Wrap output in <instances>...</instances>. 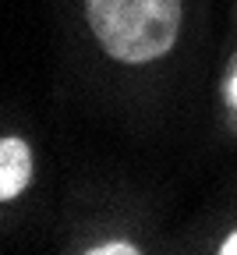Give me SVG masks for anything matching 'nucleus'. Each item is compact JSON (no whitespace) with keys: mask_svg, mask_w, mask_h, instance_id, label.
<instances>
[{"mask_svg":"<svg viewBox=\"0 0 237 255\" xmlns=\"http://www.w3.org/2000/svg\"><path fill=\"white\" fill-rule=\"evenodd\" d=\"M89 25L114 60L145 64L174 46L181 0H89Z\"/></svg>","mask_w":237,"mask_h":255,"instance_id":"nucleus-1","label":"nucleus"},{"mask_svg":"<svg viewBox=\"0 0 237 255\" xmlns=\"http://www.w3.org/2000/svg\"><path fill=\"white\" fill-rule=\"evenodd\" d=\"M28 177H32V152L21 138L7 135L0 142V199L11 202L18 191H25Z\"/></svg>","mask_w":237,"mask_h":255,"instance_id":"nucleus-2","label":"nucleus"},{"mask_svg":"<svg viewBox=\"0 0 237 255\" xmlns=\"http://www.w3.org/2000/svg\"><path fill=\"white\" fill-rule=\"evenodd\" d=\"M220 100H223V110H227V107H237V53L230 57L227 71H223V82H220Z\"/></svg>","mask_w":237,"mask_h":255,"instance_id":"nucleus-3","label":"nucleus"},{"mask_svg":"<svg viewBox=\"0 0 237 255\" xmlns=\"http://www.w3.org/2000/svg\"><path fill=\"white\" fill-rule=\"evenodd\" d=\"M92 255H138L134 245H124V241H114V245H99V248H89Z\"/></svg>","mask_w":237,"mask_h":255,"instance_id":"nucleus-4","label":"nucleus"},{"mask_svg":"<svg viewBox=\"0 0 237 255\" xmlns=\"http://www.w3.org/2000/svg\"><path fill=\"white\" fill-rule=\"evenodd\" d=\"M223 255H237V234H230L227 241H223V248H220Z\"/></svg>","mask_w":237,"mask_h":255,"instance_id":"nucleus-5","label":"nucleus"}]
</instances>
